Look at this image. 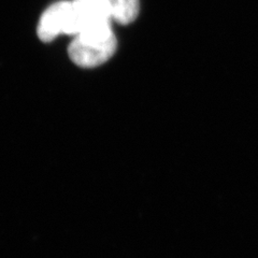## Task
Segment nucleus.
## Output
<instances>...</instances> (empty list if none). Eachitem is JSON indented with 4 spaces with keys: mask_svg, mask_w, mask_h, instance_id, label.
I'll return each instance as SVG.
<instances>
[{
    "mask_svg": "<svg viewBox=\"0 0 258 258\" xmlns=\"http://www.w3.org/2000/svg\"><path fill=\"white\" fill-rule=\"evenodd\" d=\"M37 34L43 42H51L60 34L78 35L79 24L71 2H58L48 7L40 18Z\"/></svg>",
    "mask_w": 258,
    "mask_h": 258,
    "instance_id": "nucleus-2",
    "label": "nucleus"
},
{
    "mask_svg": "<svg viewBox=\"0 0 258 258\" xmlns=\"http://www.w3.org/2000/svg\"><path fill=\"white\" fill-rule=\"evenodd\" d=\"M112 21L123 25L133 23L139 14V0H103Z\"/></svg>",
    "mask_w": 258,
    "mask_h": 258,
    "instance_id": "nucleus-3",
    "label": "nucleus"
},
{
    "mask_svg": "<svg viewBox=\"0 0 258 258\" xmlns=\"http://www.w3.org/2000/svg\"><path fill=\"white\" fill-rule=\"evenodd\" d=\"M117 41L111 22L87 27L72 40L68 53L71 60L83 68H94L108 61L116 51Z\"/></svg>",
    "mask_w": 258,
    "mask_h": 258,
    "instance_id": "nucleus-1",
    "label": "nucleus"
}]
</instances>
